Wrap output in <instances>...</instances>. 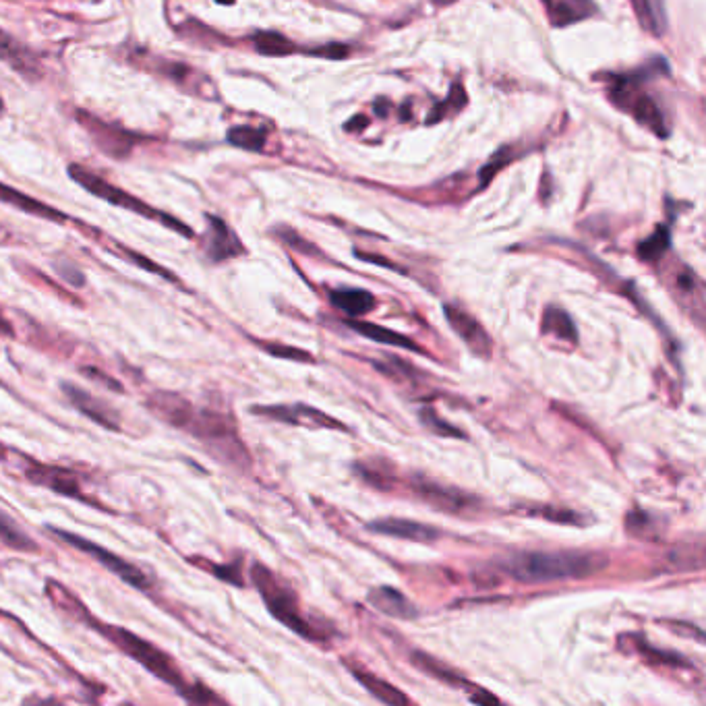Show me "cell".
Instances as JSON below:
<instances>
[{
    "label": "cell",
    "instance_id": "obj_1",
    "mask_svg": "<svg viewBox=\"0 0 706 706\" xmlns=\"http://www.w3.org/2000/svg\"><path fill=\"white\" fill-rule=\"evenodd\" d=\"M150 413L168 427L183 431L201 444L216 460L249 470L251 454L243 444V437L228 410L214 406H197L187 396L170 390H156L143 400Z\"/></svg>",
    "mask_w": 706,
    "mask_h": 706
},
{
    "label": "cell",
    "instance_id": "obj_2",
    "mask_svg": "<svg viewBox=\"0 0 706 706\" xmlns=\"http://www.w3.org/2000/svg\"><path fill=\"white\" fill-rule=\"evenodd\" d=\"M44 597L54 605L58 613H63L67 620L90 628L92 632L102 636L108 644L114 646L116 651H121L131 661L139 663L145 671H150L156 680L172 686L174 692L181 698L193 684L170 653L162 651L158 644L145 640L143 636L131 632L129 628L114 626L100 620V617H96L90 611V607H87L63 582L48 578L44 582Z\"/></svg>",
    "mask_w": 706,
    "mask_h": 706
},
{
    "label": "cell",
    "instance_id": "obj_3",
    "mask_svg": "<svg viewBox=\"0 0 706 706\" xmlns=\"http://www.w3.org/2000/svg\"><path fill=\"white\" fill-rule=\"evenodd\" d=\"M502 566L518 582L545 584L595 576L605 570L607 557L588 551H524L510 555Z\"/></svg>",
    "mask_w": 706,
    "mask_h": 706
},
{
    "label": "cell",
    "instance_id": "obj_4",
    "mask_svg": "<svg viewBox=\"0 0 706 706\" xmlns=\"http://www.w3.org/2000/svg\"><path fill=\"white\" fill-rule=\"evenodd\" d=\"M67 172H69L71 179H73L81 189H85L87 193H90V195H94V197H98V199H102V201H106V203H110V205H116V208L127 210V212H131V214H137V216H141V218H145V220L158 222L160 226H164V228H168V230L179 234V237H185V239H189V241L195 239V230H193L189 224H185L183 220H179V218L168 214V212H164V210L154 208V205H150L147 201L135 197L133 193H129V191H125V189H121V187H116V185L108 183V181L104 179V176L96 174L94 170H90L87 166L69 164Z\"/></svg>",
    "mask_w": 706,
    "mask_h": 706
},
{
    "label": "cell",
    "instance_id": "obj_5",
    "mask_svg": "<svg viewBox=\"0 0 706 706\" xmlns=\"http://www.w3.org/2000/svg\"><path fill=\"white\" fill-rule=\"evenodd\" d=\"M251 582L257 588V593L261 595L263 603H266L268 611L276 617L280 624H284L286 628H290L292 632H297L299 636H303L311 642H319L328 636L315 624H311L309 617L301 611V603H299L297 593H294L286 582H282L268 566L253 562Z\"/></svg>",
    "mask_w": 706,
    "mask_h": 706
},
{
    "label": "cell",
    "instance_id": "obj_6",
    "mask_svg": "<svg viewBox=\"0 0 706 706\" xmlns=\"http://www.w3.org/2000/svg\"><path fill=\"white\" fill-rule=\"evenodd\" d=\"M44 531L50 537H54L56 541H61L63 545L87 555L90 560L100 564L104 570H108L112 576H116L121 582H125L127 586L135 588V591H139L141 595L154 597L158 593V580L150 572H145L141 566L125 560L123 555L98 545L92 539H85V537H81L77 533L65 531V528H58V526H52V524H46Z\"/></svg>",
    "mask_w": 706,
    "mask_h": 706
},
{
    "label": "cell",
    "instance_id": "obj_7",
    "mask_svg": "<svg viewBox=\"0 0 706 706\" xmlns=\"http://www.w3.org/2000/svg\"><path fill=\"white\" fill-rule=\"evenodd\" d=\"M21 477L36 487L48 489L56 495L73 499V502H79V504H85L94 510L116 516V510H110L104 502H100L98 497L87 493V489L83 485V477L79 473H75L73 468L61 466V464H46V462L34 460L29 456H21Z\"/></svg>",
    "mask_w": 706,
    "mask_h": 706
},
{
    "label": "cell",
    "instance_id": "obj_8",
    "mask_svg": "<svg viewBox=\"0 0 706 706\" xmlns=\"http://www.w3.org/2000/svg\"><path fill=\"white\" fill-rule=\"evenodd\" d=\"M249 413L255 417H263L270 421L294 425V427H307V429H334V431H348L344 423L338 419L321 413V410L307 406V404H268V406H251Z\"/></svg>",
    "mask_w": 706,
    "mask_h": 706
},
{
    "label": "cell",
    "instance_id": "obj_9",
    "mask_svg": "<svg viewBox=\"0 0 706 706\" xmlns=\"http://www.w3.org/2000/svg\"><path fill=\"white\" fill-rule=\"evenodd\" d=\"M205 222H208V228H205V234L201 237V255L205 261L212 263V266H220V263L247 255V249L239 239V234L220 216L208 214L205 216Z\"/></svg>",
    "mask_w": 706,
    "mask_h": 706
},
{
    "label": "cell",
    "instance_id": "obj_10",
    "mask_svg": "<svg viewBox=\"0 0 706 706\" xmlns=\"http://www.w3.org/2000/svg\"><path fill=\"white\" fill-rule=\"evenodd\" d=\"M61 392H63V398L85 419H90L92 423H96L106 431L123 433L121 415L116 413L112 404H108L100 396H94L92 392H87L85 388L73 384V381H61Z\"/></svg>",
    "mask_w": 706,
    "mask_h": 706
},
{
    "label": "cell",
    "instance_id": "obj_11",
    "mask_svg": "<svg viewBox=\"0 0 706 706\" xmlns=\"http://www.w3.org/2000/svg\"><path fill=\"white\" fill-rule=\"evenodd\" d=\"M410 485H413V493L419 495L423 502H427L435 510H444L450 514H462V512L473 510L477 506V497L464 493L462 489L431 481L427 477H415L413 481H410Z\"/></svg>",
    "mask_w": 706,
    "mask_h": 706
},
{
    "label": "cell",
    "instance_id": "obj_12",
    "mask_svg": "<svg viewBox=\"0 0 706 706\" xmlns=\"http://www.w3.org/2000/svg\"><path fill=\"white\" fill-rule=\"evenodd\" d=\"M79 123L90 131L94 143L100 147L102 154L114 158V160H125L129 158L131 150L135 147V143L139 141L133 133H125L119 127L106 125L102 121H98L96 116H92L90 112H77Z\"/></svg>",
    "mask_w": 706,
    "mask_h": 706
},
{
    "label": "cell",
    "instance_id": "obj_13",
    "mask_svg": "<svg viewBox=\"0 0 706 706\" xmlns=\"http://www.w3.org/2000/svg\"><path fill=\"white\" fill-rule=\"evenodd\" d=\"M0 63H5L13 73L21 75L25 81L34 83L44 77L40 56L21 40L11 36L3 27H0Z\"/></svg>",
    "mask_w": 706,
    "mask_h": 706
},
{
    "label": "cell",
    "instance_id": "obj_14",
    "mask_svg": "<svg viewBox=\"0 0 706 706\" xmlns=\"http://www.w3.org/2000/svg\"><path fill=\"white\" fill-rule=\"evenodd\" d=\"M444 313H446V319L452 326V330L464 340V344L468 346L470 352H473V355H477L481 359L491 357V352H493L491 338L473 315L466 313L460 307H454V305H446Z\"/></svg>",
    "mask_w": 706,
    "mask_h": 706
},
{
    "label": "cell",
    "instance_id": "obj_15",
    "mask_svg": "<svg viewBox=\"0 0 706 706\" xmlns=\"http://www.w3.org/2000/svg\"><path fill=\"white\" fill-rule=\"evenodd\" d=\"M0 203H5V205H11V208L23 212V214H29V216H36L40 220H46V222H54V224H71L75 222L73 216H67L65 212L61 210H56L52 208V205L32 197V195H27L19 189H13L11 185L7 183H0Z\"/></svg>",
    "mask_w": 706,
    "mask_h": 706
},
{
    "label": "cell",
    "instance_id": "obj_16",
    "mask_svg": "<svg viewBox=\"0 0 706 706\" xmlns=\"http://www.w3.org/2000/svg\"><path fill=\"white\" fill-rule=\"evenodd\" d=\"M152 69L158 75H162L164 79H170L174 85H179L181 90H185L191 96H210L208 92L203 90V87L205 85H210V87L214 85L208 77H205L203 73H199L195 67L187 65V63L168 61V58L152 56Z\"/></svg>",
    "mask_w": 706,
    "mask_h": 706
},
{
    "label": "cell",
    "instance_id": "obj_17",
    "mask_svg": "<svg viewBox=\"0 0 706 706\" xmlns=\"http://www.w3.org/2000/svg\"><path fill=\"white\" fill-rule=\"evenodd\" d=\"M367 528L377 535L396 537L404 541H419V543H431L439 537V531H435V528L406 518H381L371 522Z\"/></svg>",
    "mask_w": 706,
    "mask_h": 706
},
{
    "label": "cell",
    "instance_id": "obj_18",
    "mask_svg": "<svg viewBox=\"0 0 706 706\" xmlns=\"http://www.w3.org/2000/svg\"><path fill=\"white\" fill-rule=\"evenodd\" d=\"M367 601L384 615L394 617V620H415L419 615L417 607L413 605V601H408V597H404L398 588L392 586H379L369 591Z\"/></svg>",
    "mask_w": 706,
    "mask_h": 706
},
{
    "label": "cell",
    "instance_id": "obj_19",
    "mask_svg": "<svg viewBox=\"0 0 706 706\" xmlns=\"http://www.w3.org/2000/svg\"><path fill=\"white\" fill-rule=\"evenodd\" d=\"M543 7L553 27H566L591 17L597 7L593 0H543Z\"/></svg>",
    "mask_w": 706,
    "mask_h": 706
},
{
    "label": "cell",
    "instance_id": "obj_20",
    "mask_svg": "<svg viewBox=\"0 0 706 706\" xmlns=\"http://www.w3.org/2000/svg\"><path fill=\"white\" fill-rule=\"evenodd\" d=\"M671 290L675 292V297L680 299V303L690 309H696L698 323H702V284L696 274L686 266H680L678 270L671 272Z\"/></svg>",
    "mask_w": 706,
    "mask_h": 706
},
{
    "label": "cell",
    "instance_id": "obj_21",
    "mask_svg": "<svg viewBox=\"0 0 706 706\" xmlns=\"http://www.w3.org/2000/svg\"><path fill=\"white\" fill-rule=\"evenodd\" d=\"M348 667H350L352 675H355V678H357L379 702L390 704V706H406V704L413 702L406 694H402L396 686L388 684L386 680H381L379 675L367 671L365 667H361V665H350V663H348Z\"/></svg>",
    "mask_w": 706,
    "mask_h": 706
},
{
    "label": "cell",
    "instance_id": "obj_22",
    "mask_svg": "<svg viewBox=\"0 0 706 706\" xmlns=\"http://www.w3.org/2000/svg\"><path fill=\"white\" fill-rule=\"evenodd\" d=\"M344 326H348L352 332H357L373 342H379V344H390V346H396V348H404V350H413V352H419V355H423V348L419 344H415L413 338H408L400 332H394V330H388L384 326H375V323H367V321H346Z\"/></svg>",
    "mask_w": 706,
    "mask_h": 706
},
{
    "label": "cell",
    "instance_id": "obj_23",
    "mask_svg": "<svg viewBox=\"0 0 706 706\" xmlns=\"http://www.w3.org/2000/svg\"><path fill=\"white\" fill-rule=\"evenodd\" d=\"M0 545L17 553H42V547L32 535H27L19 522L0 508Z\"/></svg>",
    "mask_w": 706,
    "mask_h": 706
},
{
    "label": "cell",
    "instance_id": "obj_24",
    "mask_svg": "<svg viewBox=\"0 0 706 706\" xmlns=\"http://www.w3.org/2000/svg\"><path fill=\"white\" fill-rule=\"evenodd\" d=\"M330 303L350 317H361L373 311L375 297L363 288H336L330 292Z\"/></svg>",
    "mask_w": 706,
    "mask_h": 706
},
{
    "label": "cell",
    "instance_id": "obj_25",
    "mask_svg": "<svg viewBox=\"0 0 706 706\" xmlns=\"http://www.w3.org/2000/svg\"><path fill=\"white\" fill-rule=\"evenodd\" d=\"M541 332L545 336H551L560 342H566L570 346L578 344V332L572 317L562 309V307H547L543 313L541 321Z\"/></svg>",
    "mask_w": 706,
    "mask_h": 706
},
{
    "label": "cell",
    "instance_id": "obj_26",
    "mask_svg": "<svg viewBox=\"0 0 706 706\" xmlns=\"http://www.w3.org/2000/svg\"><path fill=\"white\" fill-rule=\"evenodd\" d=\"M632 7L646 32L653 36H663L667 27L665 0H632Z\"/></svg>",
    "mask_w": 706,
    "mask_h": 706
},
{
    "label": "cell",
    "instance_id": "obj_27",
    "mask_svg": "<svg viewBox=\"0 0 706 706\" xmlns=\"http://www.w3.org/2000/svg\"><path fill=\"white\" fill-rule=\"evenodd\" d=\"M187 562L199 570H205L208 574H212L214 578L232 584V586H245V578H243V570H241V560L237 562H228V564H216L208 557H199V555H191L187 557Z\"/></svg>",
    "mask_w": 706,
    "mask_h": 706
},
{
    "label": "cell",
    "instance_id": "obj_28",
    "mask_svg": "<svg viewBox=\"0 0 706 706\" xmlns=\"http://www.w3.org/2000/svg\"><path fill=\"white\" fill-rule=\"evenodd\" d=\"M226 141L234 147H239V150H245V152H261L263 147H266L268 135H266V131L249 127V125H237V127L228 129Z\"/></svg>",
    "mask_w": 706,
    "mask_h": 706
},
{
    "label": "cell",
    "instance_id": "obj_29",
    "mask_svg": "<svg viewBox=\"0 0 706 706\" xmlns=\"http://www.w3.org/2000/svg\"><path fill=\"white\" fill-rule=\"evenodd\" d=\"M15 266H17V270H21V274H23L29 282H34V284H38V286L50 290V292L54 294V297H58V299L65 301V303L83 307V301H81L79 297H75V294L67 292L61 284H56L54 280H50L44 272H40V270H36V268H32V266H27V263H17V261H15Z\"/></svg>",
    "mask_w": 706,
    "mask_h": 706
},
{
    "label": "cell",
    "instance_id": "obj_30",
    "mask_svg": "<svg viewBox=\"0 0 706 706\" xmlns=\"http://www.w3.org/2000/svg\"><path fill=\"white\" fill-rule=\"evenodd\" d=\"M251 44H253L255 52H259L263 56H286V54L294 52V44L276 32H257L251 38Z\"/></svg>",
    "mask_w": 706,
    "mask_h": 706
},
{
    "label": "cell",
    "instance_id": "obj_31",
    "mask_svg": "<svg viewBox=\"0 0 706 706\" xmlns=\"http://www.w3.org/2000/svg\"><path fill=\"white\" fill-rule=\"evenodd\" d=\"M671 247V234L667 226H657L649 239L638 245V257L642 261H659Z\"/></svg>",
    "mask_w": 706,
    "mask_h": 706
},
{
    "label": "cell",
    "instance_id": "obj_32",
    "mask_svg": "<svg viewBox=\"0 0 706 706\" xmlns=\"http://www.w3.org/2000/svg\"><path fill=\"white\" fill-rule=\"evenodd\" d=\"M253 344L257 348H261L263 352H268V355L276 357V359H284V361H294V363H315L313 355L303 348H294V346H286L280 342H268V340H257L251 338Z\"/></svg>",
    "mask_w": 706,
    "mask_h": 706
},
{
    "label": "cell",
    "instance_id": "obj_33",
    "mask_svg": "<svg viewBox=\"0 0 706 706\" xmlns=\"http://www.w3.org/2000/svg\"><path fill=\"white\" fill-rule=\"evenodd\" d=\"M410 661H413L421 671H425L427 675H431V678H437V680L446 682V684H464V680L460 678V675H458L456 671H452V669L446 667V665H441L439 661L431 659V657L425 655V653L415 651L413 657H410Z\"/></svg>",
    "mask_w": 706,
    "mask_h": 706
},
{
    "label": "cell",
    "instance_id": "obj_34",
    "mask_svg": "<svg viewBox=\"0 0 706 706\" xmlns=\"http://www.w3.org/2000/svg\"><path fill=\"white\" fill-rule=\"evenodd\" d=\"M526 514H531V516H539V518H545L549 522H557V524H570V526H586L588 518L574 512V510H568V508H553V506H537V508H528V510H522Z\"/></svg>",
    "mask_w": 706,
    "mask_h": 706
},
{
    "label": "cell",
    "instance_id": "obj_35",
    "mask_svg": "<svg viewBox=\"0 0 706 706\" xmlns=\"http://www.w3.org/2000/svg\"><path fill=\"white\" fill-rule=\"evenodd\" d=\"M655 522H657V518L651 516L649 512L634 510L626 518V528L636 537H655L657 535V524Z\"/></svg>",
    "mask_w": 706,
    "mask_h": 706
},
{
    "label": "cell",
    "instance_id": "obj_36",
    "mask_svg": "<svg viewBox=\"0 0 706 706\" xmlns=\"http://www.w3.org/2000/svg\"><path fill=\"white\" fill-rule=\"evenodd\" d=\"M638 651L644 659H649L655 665H669V667H692L686 659H682V655L671 653V651H661V649H653L646 642H638Z\"/></svg>",
    "mask_w": 706,
    "mask_h": 706
},
{
    "label": "cell",
    "instance_id": "obj_37",
    "mask_svg": "<svg viewBox=\"0 0 706 706\" xmlns=\"http://www.w3.org/2000/svg\"><path fill=\"white\" fill-rule=\"evenodd\" d=\"M464 102H466V94H464V90H462V85H454L452 87V94H450V98L444 102V104H439L431 114H429V125H433V123H437V121H441V119H446V116L448 114H452V112H458L462 106H464Z\"/></svg>",
    "mask_w": 706,
    "mask_h": 706
},
{
    "label": "cell",
    "instance_id": "obj_38",
    "mask_svg": "<svg viewBox=\"0 0 706 706\" xmlns=\"http://www.w3.org/2000/svg\"><path fill=\"white\" fill-rule=\"evenodd\" d=\"M419 417H421V423H423L429 431H433V433H437V435H444V437H464V433H462L460 429L452 427V425H450L448 421H444V419H439L435 410L429 408V406L421 410Z\"/></svg>",
    "mask_w": 706,
    "mask_h": 706
},
{
    "label": "cell",
    "instance_id": "obj_39",
    "mask_svg": "<svg viewBox=\"0 0 706 706\" xmlns=\"http://www.w3.org/2000/svg\"><path fill=\"white\" fill-rule=\"evenodd\" d=\"M79 371L87 377V379H92V381H96V384L98 386H102L104 390H110V392H119V394H125V386L121 384V381L119 379H116L114 375H110V373H106V371H102L100 367H96V365H81L79 367Z\"/></svg>",
    "mask_w": 706,
    "mask_h": 706
},
{
    "label": "cell",
    "instance_id": "obj_40",
    "mask_svg": "<svg viewBox=\"0 0 706 706\" xmlns=\"http://www.w3.org/2000/svg\"><path fill=\"white\" fill-rule=\"evenodd\" d=\"M355 470L359 473V477L363 481H367L371 487H377V489H390L394 485V477L384 473V470L377 468L375 464H357Z\"/></svg>",
    "mask_w": 706,
    "mask_h": 706
},
{
    "label": "cell",
    "instance_id": "obj_41",
    "mask_svg": "<svg viewBox=\"0 0 706 706\" xmlns=\"http://www.w3.org/2000/svg\"><path fill=\"white\" fill-rule=\"evenodd\" d=\"M183 700H187L189 704H226L224 698H220L212 688H208L199 680H193V684L185 692Z\"/></svg>",
    "mask_w": 706,
    "mask_h": 706
},
{
    "label": "cell",
    "instance_id": "obj_42",
    "mask_svg": "<svg viewBox=\"0 0 706 706\" xmlns=\"http://www.w3.org/2000/svg\"><path fill=\"white\" fill-rule=\"evenodd\" d=\"M52 268L58 274V278H61L63 282H67L69 286H73V288H83L85 286V274L75 266L71 259H56L52 263Z\"/></svg>",
    "mask_w": 706,
    "mask_h": 706
},
{
    "label": "cell",
    "instance_id": "obj_43",
    "mask_svg": "<svg viewBox=\"0 0 706 706\" xmlns=\"http://www.w3.org/2000/svg\"><path fill=\"white\" fill-rule=\"evenodd\" d=\"M313 56H321V58H346L348 56V46H342V44H330V46H321L313 52H309Z\"/></svg>",
    "mask_w": 706,
    "mask_h": 706
},
{
    "label": "cell",
    "instance_id": "obj_44",
    "mask_svg": "<svg viewBox=\"0 0 706 706\" xmlns=\"http://www.w3.org/2000/svg\"><path fill=\"white\" fill-rule=\"evenodd\" d=\"M0 338H17V330L13 326V321L5 315L3 309H0Z\"/></svg>",
    "mask_w": 706,
    "mask_h": 706
},
{
    "label": "cell",
    "instance_id": "obj_45",
    "mask_svg": "<svg viewBox=\"0 0 706 706\" xmlns=\"http://www.w3.org/2000/svg\"><path fill=\"white\" fill-rule=\"evenodd\" d=\"M280 237H282V241H286L290 247H294V249L301 251V253H313V251H311V245H305V241H301L294 232L280 234Z\"/></svg>",
    "mask_w": 706,
    "mask_h": 706
},
{
    "label": "cell",
    "instance_id": "obj_46",
    "mask_svg": "<svg viewBox=\"0 0 706 706\" xmlns=\"http://www.w3.org/2000/svg\"><path fill=\"white\" fill-rule=\"evenodd\" d=\"M7 245H17V237L5 224H0V247H7Z\"/></svg>",
    "mask_w": 706,
    "mask_h": 706
},
{
    "label": "cell",
    "instance_id": "obj_47",
    "mask_svg": "<svg viewBox=\"0 0 706 706\" xmlns=\"http://www.w3.org/2000/svg\"><path fill=\"white\" fill-rule=\"evenodd\" d=\"M365 125H367L365 116H355V119H352V121L346 125V129H348V131H355V129H363Z\"/></svg>",
    "mask_w": 706,
    "mask_h": 706
},
{
    "label": "cell",
    "instance_id": "obj_48",
    "mask_svg": "<svg viewBox=\"0 0 706 706\" xmlns=\"http://www.w3.org/2000/svg\"><path fill=\"white\" fill-rule=\"evenodd\" d=\"M5 460H9V450L5 448L3 441H0V462H5Z\"/></svg>",
    "mask_w": 706,
    "mask_h": 706
},
{
    "label": "cell",
    "instance_id": "obj_49",
    "mask_svg": "<svg viewBox=\"0 0 706 706\" xmlns=\"http://www.w3.org/2000/svg\"><path fill=\"white\" fill-rule=\"evenodd\" d=\"M216 3H218V5H222V7H232V5H234V0H216Z\"/></svg>",
    "mask_w": 706,
    "mask_h": 706
},
{
    "label": "cell",
    "instance_id": "obj_50",
    "mask_svg": "<svg viewBox=\"0 0 706 706\" xmlns=\"http://www.w3.org/2000/svg\"><path fill=\"white\" fill-rule=\"evenodd\" d=\"M433 3L435 5H450V3H454V0H433Z\"/></svg>",
    "mask_w": 706,
    "mask_h": 706
},
{
    "label": "cell",
    "instance_id": "obj_51",
    "mask_svg": "<svg viewBox=\"0 0 706 706\" xmlns=\"http://www.w3.org/2000/svg\"><path fill=\"white\" fill-rule=\"evenodd\" d=\"M5 110H7V108H5V102H3V98H0V116L5 114Z\"/></svg>",
    "mask_w": 706,
    "mask_h": 706
}]
</instances>
